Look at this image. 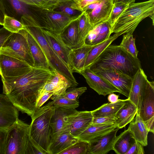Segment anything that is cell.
Wrapping results in <instances>:
<instances>
[{"instance_id": "5bb4252c", "label": "cell", "mask_w": 154, "mask_h": 154, "mask_svg": "<svg viewBox=\"0 0 154 154\" xmlns=\"http://www.w3.org/2000/svg\"><path fill=\"white\" fill-rule=\"evenodd\" d=\"M18 110L7 96L0 94V129H8L19 119Z\"/></svg>"}, {"instance_id": "7c38bea8", "label": "cell", "mask_w": 154, "mask_h": 154, "mask_svg": "<svg viewBox=\"0 0 154 154\" xmlns=\"http://www.w3.org/2000/svg\"><path fill=\"white\" fill-rule=\"evenodd\" d=\"M80 74L85 78L89 86L99 95L104 96L120 91L113 85L92 71L89 68L84 69Z\"/></svg>"}, {"instance_id": "d4e9b609", "label": "cell", "mask_w": 154, "mask_h": 154, "mask_svg": "<svg viewBox=\"0 0 154 154\" xmlns=\"http://www.w3.org/2000/svg\"><path fill=\"white\" fill-rule=\"evenodd\" d=\"M115 125H90L76 138L89 143L117 128Z\"/></svg>"}, {"instance_id": "3957f363", "label": "cell", "mask_w": 154, "mask_h": 154, "mask_svg": "<svg viewBox=\"0 0 154 154\" xmlns=\"http://www.w3.org/2000/svg\"><path fill=\"white\" fill-rule=\"evenodd\" d=\"M54 107L52 101L37 109L31 116L29 136L34 146L42 154H48L52 139L51 121Z\"/></svg>"}, {"instance_id": "836d02e7", "label": "cell", "mask_w": 154, "mask_h": 154, "mask_svg": "<svg viewBox=\"0 0 154 154\" xmlns=\"http://www.w3.org/2000/svg\"><path fill=\"white\" fill-rule=\"evenodd\" d=\"M133 32H129L123 34L119 45L134 57L137 58L138 51L136 46L135 39L133 36Z\"/></svg>"}, {"instance_id": "5b68a950", "label": "cell", "mask_w": 154, "mask_h": 154, "mask_svg": "<svg viewBox=\"0 0 154 154\" xmlns=\"http://www.w3.org/2000/svg\"><path fill=\"white\" fill-rule=\"evenodd\" d=\"M26 30L36 39L41 47L49 63L51 70H56L71 83L72 87L78 84L68 66L55 52L45 38L41 28L38 26H25Z\"/></svg>"}, {"instance_id": "83f0119b", "label": "cell", "mask_w": 154, "mask_h": 154, "mask_svg": "<svg viewBox=\"0 0 154 154\" xmlns=\"http://www.w3.org/2000/svg\"><path fill=\"white\" fill-rule=\"evenodd\" d=\"M122 31H117L112 35L100 44L93 47L87 57L85 69L89 68L96 60L101 53L112 42L120 35L125 34Z\"/></svg>"}, {"instance_id": "4fadbf2b", "label": "cell", "mask_w": 154, "mask_h": 154, "mask_svg": "<svg viewBox=\"0 0 154 154\" xmlns=\"http://www.w3.org/2000/svg\"><path fill=\"white\" fill-rule=\"evenodd\" d=\"M53 70V75L39 90L37 100L45 92H52L54 95L62 96L68 88L73 87L71 82L65 76L55 69Z\"/></svg>"}, {"instance_id": "8992f818", "label": "cell", "mask_w": 154, "mask_h": 154, "mask_svg": "<svg viewBox=\"0 0 154 154\" xmlns=\"http://www.w3.org/2000/svg\"><path fill=\"white\" fill-rule=\"evenodd\" d=\"M32 16L39 27L60 34L73 22L80 17V14L70 16L55 10H46L36 9Z\"/></svg>"}, {"instance_id": "9c48e42d", "label": "cell", "mask_w": 154, "mask_h": 154, "mask_svg": "<svg viewBox=\"0 0 154 154\" xmlns=\"http://www.w3.org/2000/svg\"><path fill=\"white\" fill-rule=\"evenodd\" d=\"M33 68L17 59L0 54V75L2 81L15 79L27 73Z\"/></svg>"}, {"instance_id": "7bdbcfd3", "label": "cell", "mask_w": 154, "mask_h": 154, "mask_svg": "<svg viewBox=\"0 0 154 154\" xmlns=\"http://www.w3.org/2000/svg\"><path fill=\"white\" fill-rule=\"evenodd\" d=\"M143 146L135 140L126 154H144Z\"/></svg>"}, {"instance_id": "1f68e13d", "label": "cell", "mask_w": 154, "mask_h": 154, "mask_svg": "<svg viewBox=\"0 0 154 154\" xmlns=\"http://www.w3.org/2000/svg\"><path fill=\"white\" fill-rule=\"evenodd\" d=\"M126 99H119L115 103L104 104L97 109L91 111L93 117L115 116L117 111L124 104Z\"/></svg>"}, {"instance_id": "681fc988", "label": "cell", "mask_w": 154, "mask_h": 154, "mask_svg": "<svg viewBox=\"0 0 154 154\" xmlns=\"http://www.w3.org/2000/svg\"><path fill=\"white\" fill-rule=\"evenodd\" d=\"M154 116L152 117L148 120L143 121L149 132L154 133Z\"/></svg>"}, {"instance_id": "74e56055", "label": "cell", "mask_w": 154, "mask_h": 154, "mask_svg": "<svg viewBox=\"0 0 154 154\" xmlns=\"http://www.w3.org/2000/svg\"><path fill=\"white\" fill-rule=\"evenodd\" d=\"M87 89V88L84 87L79 88L70 87L67 89L63 96L70 100H78L79 97L85 92Z\"/></svg>"}, {"instance_id": "7dc6e473", "label": "cell", "mask_w": 154, "mask_h": 154, "mask_svg": "<svg viewBox=\"0 0 154 154\" xmlns=\"http://www.w3.org/2000/svg\"><path fill=\"white\" fill-rule=\"evenodd\" d=\"M12 33L4 27L0 29V49L8 37Z\"/></svg>"}, {"instance_id": "d6a6232c", "label": "cell", "mask_w": 154, "mask_h": 154, "mask_svg": "<svg viewBox=\"0 0 154 154\" xmlns=\"http://www.w3.org/2000/svg\"><path fill=\"white\" fill-rule=\"evenodd\" d=\"M93 27L90 22L87 14L85 11L82 12L78 19V47L85 44L86 37Z\"/></svg>"}, {"instance_id": "277c9868", "label": "cell", "mask_w": 154, "mask_h": 154, "mask_svg": "<svg viewBox=\"0 0 154 154\" xmlns=\"http://www.w3.org/2000/svg\"><path fill=\"white\" fill-rule=\"evenodd\" d=\"M154 14V0L134 3L128 5L116 21L111 33L123 31L134 32L140 22Z\"/></svg>"}, {"instance_id": "2e32d148", "label": "cell", "mask_w": 154, "mask_h": 154, "mask_svg": "<svg viewBox=\"0 0 154 154\" xmlns=\"http://www.w3.org/2000/svg\"><path fill=\"white\" fill-rule=\"evenodd\" d=\"M18 33L24 35L27 40L34 61V67L51 69L43 51L34 37L25 29L20 30Z\"/></svg>"}, {"instance_id": "ee69618b", "label": "cell", "mask_w": 154, "mask_h": 154, "mask_svg": "<svg viewBox=\"0 0 154 154\" xmlns=\"http://www.w3.org/2000/svg\"><path fill=\"white\" fill-rule=\"evenodd\" d=\"M10 3L17 13L23 15L26 13V10L24 4L18 0H9Z\"/></svg>"}, {"instance_id": "ab89813d", "label": "cell", "mask_w": 154, "mask_h": 154, "mask_svg": "<svg viewBox=\"0 0 154 154\" xmlns=\"http://www.w3.org/2000/svg\"><path fill=\"white\" fill-rule=\"evenodd\" d=\"M116 119L115 116L93 118L91 124L95 125H115Z\"/></svg>"}, {"instance_id": "30bf717a", "label": "cell", "mask_w": 154, "mask_h": 154, "mask_svg": "<svg viewBox=\"0 0 154 154\" xmlns=\"http://www.w3.org/2000/svg\"><path fill=\"white\" fill-rule=\"evenodd\" d=\"M91 70L113 85L120 91L121 94L128 98L132 78L112 69L99 68Z\"/></svg>"}, {"instance_id": "ba28073f", "label": "cell", "mask_w": 154, "mask_h": 154, "mask_svg": "<svg viewBox=\"0 0 154 154\" xmlns=\"http://www.w3.org/2000/svg\"><path fill=\"white\" fill-rule=\"evenodd\" d=\"M0 54L12 57L34 67V61L27 40L20 33H13L0 49Z\"/></svg>"}, {"instance_id": "8d00e7d4", "label": "cell", "mask_w": 154, "mask_h": 154, "mask_svg": "<svg viewBox=\"0 0 154 154\" xmlns=\"http://www.w3.org/2000/svg\"><path fill=\"white\" fill-rule=\"evenodd\" d=\"M3 26L6 29L12 33H18L25 29V26L20 21L6 14L5 16Z\"/></svg>"}, {"instance_id": "f35d334b", "label": "cell", "mask_w": 154, "mask_h": 154, "mask_svg": "<svg viewBox=\"0 0 154 154\" xmlns=\"http://www.w3.org/2000/svg\"><path fill=\"white\" fill-rule=\"evenodd\" d=\"M128 5L122 3H113L109 18L108 20L112 26L120 14Z\"/></svg>"}, {"instance_id": "d590c367", "label": "cell", "mask_w": 154, "mask_h": 154, "mask_svg": "<svg viewBox=\"0 0 154 154\" xmlns=\"http://www.w3.org/2000/svg\"><path fill=\"white\" fill-rule=\"evenodd\" d=\"M52 100L54 106L60 107L66 109H75L79 106L78 100H74L67 99L63 95H53L50 98Z\"/></svg>"}, {"instance_id": "7a4b0ae2", "label": "cell", "mask_w": 154, "mask_h": 154, "mask_svg": "<svg viewBox=\"0 0 154 154\" xmlns=\"http://www.w3.org/2000/svg\"><path fill=\"white\" fill-rule=\"evenodd\" d=\"M141 68V62L138 58L134 57L119 45L111 44L89 67L91 70L99 68L113 69L132 78Z\"/></svg>"}, {"instance_id": "bcb514c9", "label": "cell", "mask_w": 154, "mask_h": 154, "mask_svg": "<svg viewBox=\"0 0 154 154\" xmlns=\"http://www.w3.org/2000/svg\"><path fill=\"white\" fill-rule=\"evenodd\" d=\"M7 129H0V154H5Z\"/></svg>"}, {"instance_id": "ffe728a7", "label": "cell", "mask_w": 154, "mask_h": 154, "mask_svg": "<svg viewBox=\"0 0 154 154\" xmlns=\"http://www.w3.org/2000/svg\"><path fill=\"white\" fill-rule=\"evenodd\" d=\"M54 107L51 121L52 129V139L60 135L69 133L67 129L64 118L65 116L77 111L75 109H66L60 107Z\"/></svg>"}, {"instance_id": "7402d4cb", "label": "cell", "mask_w": 154, "mask_h": 154, "mask_svg": "<svg viewBox=\"0 0 154 154\" xmlns=\"http://www.w3.org/2000/svg\"><path fill=\"white\" fill-rule=\"evenodd\" d=\"M41 29L45 38L51 47L68 66V56L71 48L64 43L59 34Z\"/></svg>"}, {"instance_id": "ac0fdd59", "label": "cell", "mask_w": 154, "mask_h": 154, "mask_svg": "<svg viewBox=\"0 0 154 154\" xmlns=\"http://www.w3.org/2000/svg\"><path fill=\"white\" fill-rule=\"evenodd\" d=\"M118 128L89 143V154H106L112 150Z\"/></svg>"}, {"instance_id": "816d5d0a", "label": "cell", "mask_w": 154, "mask_h": 154, "mask_svg": "<svg viewBox=\"0 0 154 154\" xmlns=\"http://www.w3.org/2000/svg\"><path fill=\"white\" fill-rule=\"evenodd\" d=\"M135 0H113V3H122L123 4L129 5L134 3Z\"/></svg>"}, {"instance_id": "9a60e30c", "label": "cell", "mask_w": 154, "mask_h": 154, "mask_svg": "<svg viewBox=\"0 0 154 154\" xmlns=\"http://www.w3.org/2000/svg\"><path fill=\"white\" fill-rule=\"evenodd\" d=\"M149 80L142 68L139 69L132 78L129 100L140 109Z\"/></svg>"}, {"instance_id": "60d3db41", "label": "cell", "mask_w": 154, "mask_h": 154, "mask_svg": "<svg viewBox=\"0 0 154 154\" xmlns=\"http://www.w3.org/2000/svg\"><path fill=\"white\" fill-rule=\"evenodd\" d=\"M102 0H77L71 4V8L82 12L84 9L89 5L95 2Z\"/></svg>"}, {"instance_id": "8fae6325", "label": "cell", "mask_w": 154, "mask_h": 154, "mask_svg": "<svg viewBox=\"0 0 154 154\" xmlns=\"http://www.w3.org/2000/svg\"><path fill=\"white\" fill-rule=\"evenodd\" d=\"M93 119L91 111H77L65 116L64 120L68 131L76 137L91 124Z\"/></svg>"}, {"instance_id": "f907efd6", "label": "cell", "mask_w": 154, "mask_h": 154, "mask_svg": "<svg viewBox=\"0 0 154 154\" xmlns=\"http://www.w3.org/2000/svg\"><path fill=\"white\" fill-rule=\"evenodd\" d=\"M119 95L112 93L109 94L107 97L108 100L110 103H113L117 102L119 100Z\"/></svg>"}, {"instance_id": "6da1fadb", "label": "cell", "mask_w": 154, "mask_h": 154, "mask_svg": "<svg viewBox=\"0 0 154 154\" xmlns=\"http://www.w3.org/2000/svg\"><path fill=\"white\" fill-rule=\"evenodd\" d=\"M54 73L50 69L33 67L15 79L2 81L3 93L18 111L31 117L36 110L39 90Z\"/></svg>"}, {"instance_id": "cb8c5ba5", "label": "cell", "mask_w": 154, "mask_h": 154, "mask_svg": "<svg viewBox=\"0 0 154 154\" xmlns=\"http://www.w3.org/2000/svg\"><path fill=\"white\" fill-rule=\"evenodd\" d=\"M137 111V107L128 98L115 115L117 127L121 129L125 127L134 119Z\"/></svg>"}, {"instance_id": "4316f807", "label": "cell", "mask_w": 154, "mask_h": 154, "mask_svg": "<svg viewBox=\"0 0 154 154\" xmlns=\"http://www.w3.org/2000/svg\"><path fill=\"white\" fill-rule=\"evenodd\" d=\"M78 139L69 133L60 135L51 139L48 148V154H60L75 143Z\"/></svg>"}, {"instance_id": "603a6c76", "label": "cell", "mask_w": 154, "mask_h": 154, "mask_svg": "<svg viewBox=\"0 0 154 154\" xmlns=\"http://www.w3.org/2000/svg\"><path fill=\"white\" fill-rule=\"evenodd\" d=\"M113 5V0H103L95 9L87 14L90 22L93 26L108 20Z\"/></svg>"}, {"instance_id": "4dcf8cb0", "label": "cell", "mask_w": 154, "mask_h": 154, "mask_svg": "<svg viewBox=\"0 0 154 154\" xmlns=\"http://www.w3.org/2000/svg\"><path fill=\"white\" fill-rule=\"evenodd\" d=\"M78 19L70 23L60 34L64 43L71 49L78 47Z\"/></svg>"}, {"instance_id": "484cf974", "label": "cell", "mask_w": 154, "mask_h": 154, "mask_svg": "<svg viewBox=\"0 0 154 154\" xmlns=\"http://www.w3.org/2000/svg\"><path fill=\"white\" fill-rule=\"evenodd\" d=\"M133 120L130 123L128 129L135 140L143 146L148 144L147 137L149 132L143 121L137 113Z\"/></svg>"}, {"instance_id": "e0dca14e", "label": "cell", "mask_w": 154, "mask_h": 154, "mask_svg": "<svg viewBox=\"0 0 154 154\" xmlns=\"http://www.w3.org/2000/svg\"><path fill=\"white\" fill-rule=\"evenodd\" d=\"M93 46L85 44L80 47L71 49L68 56V66L72 73H79L85 69L87 57Z\"/></svg>"}, {"instance_id": "f1b7e54d", "label": "cell", "mask_w": 154, "mask_h": 154, "mask_svg": "<svg viewBox=\"0 0 154 154\" xmlns=\"http://www.w3.org/2000/svg\"><path fill=\"white\" fill-rule=\"evenodd\" d=\"M21 2L36 9L46 10H54L67 4L75 2L77 0H18Z\"/></svg>"}, {"instance_id": "b9f144b4", "label": "cell", "mask_w": 154, "mask_h": 154, "mask_svg": "<svg viewBox=\"0 0 154 154\" xmlns=\"http://www.w3.org/2000/svg\"><path fill=\"white\" fill-rule=\"evenodd\" d=\"M72 2L63 5L54 10L57 11L62 12L70 16H75L81 14L82 12L73 9L71 8V5Z\"/></svg>"}, {"instance_id": "f6af8a7d", "label": "cell", "mask_w": 154, "mask_h": 154, "mask_svg": "<svg viewBox=\"0 0 154 154\" xmlns=\"http://www.w3.org/2000/svg\"><path fill=\"white\" fill-rule=\"evenodd\" d=\"M53 95L54 93L52 92H45L43 93L36 101L35 105L36 110L42 107Z\"/></svg>"}, {"instance_id": "f546056e", "label": "cell", "mask_w": 154, "mask_h": 154, "mask_svg": "<svg viewBox=\"0 0 154 154\" xmlns=\"http://www.w3.org/2000/svg\"><path fill=\"white\" fill-rule=\"evenodd\" d=\"M135 140L127 129L116 136L112 150L117 154H126Z\"/></svg>"}, {"instance_id": "d6986e66", "label": "cell", "mask_w": 154, "mask_h": 154, "mask_svg": "<svg viewBox=\"0 0 154 154\" xmlns=\"http://www.w3.org/2000/svg\"><path fill=\"white\" fill-rule=\"evenodd\" d=\"M112 27L109 20L94 26L89 32L85 44L94 46L106 40L112 34Z\"/></svg>"}, {"instance_id": "52a82bcc", "label": "cell", "mask_w": 154, "mask_h": 154, "mask_svg": "<svg viewBox=\"0 0 154 154\" xmlns=\"http://www.w3.org/2000/svg\"><path fill=\"white\" fill-rule=\"evenodd\" d=\"M29 125L18 119L7 129L5 154H26Z\"/></svg>"}, {"instance_id": "c3c4849f", "label": "cell", "mask_w": 154, "mask_h": 154, "mask_svg": "<svg viewBox=\"0 0 154 154\" xmlns=\"http://www.w3.org/2000/svg\"><path fill=\"white\" fill-rule=\"evenodd\" d=\"M5 13L3 0H0V25H3Z\"/></svg>"}, {"instance_id": "e575fe53", "label": "cell", "mask_w": 154, "mask_h": 154, "mask_svg": "<svg viewBox=\"0 0 154 154\" xmlns=\"http://www.w3.org/2000/svg\"><path fill=\"white\" fill-rule=\"evenodd\" d=\"M89 149L88 142L78 139L75 143L60 154H89Z\"/></svg>"}, {"instance_id": "44dd1931", "label": "cell", "mask_w": 154, "mask_h": 154, "mask_svg": "<svg viewBox=\"0 0 154 154\" xmlns=\"http://www.w3.org/2000/svg\"><path fill=\"white\" fill-rule=\"evenodd\" d=\"M137 113L143 121L154 116V82L148 81Z\"/></svg>"}]
</instances>
